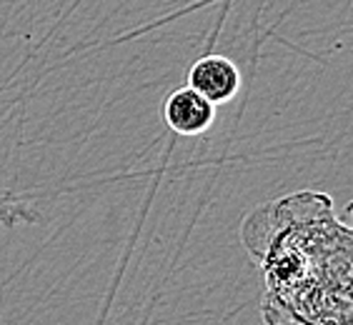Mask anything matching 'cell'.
Here are the masks:
<instances>
[{"instance_id":"cell-1","label":"cell","mask_w":353,"mask_h":325,"mask_svg":"<svg viewBox=\"0 0 353 325\" xmlns=\"http://www.w3.org/2000/svg\"><path fill=\"white\" fill-rule=\"evenodd\" d=\"M188 88L201 93L213 105H221V103L231 101L241 90L238 65H233V61H228L223 55H205L190 65Z\"/></svg>"},{"instance_id":"cell-2","label":"cell","mask_w":353,"mask_h":325,"mask_svg":"<svg viewBox=\"0 0 353 325\" xmlns=\"http://www.w3.org/2000/svg\"><path fill=\"white\" fill-rule=\"evenodd\" d=\"M163 116L168 128L178 136H201L216 120V105L185 85V88H178L168 95V101L163 105Z\"/></svg>"}]
</instances>
